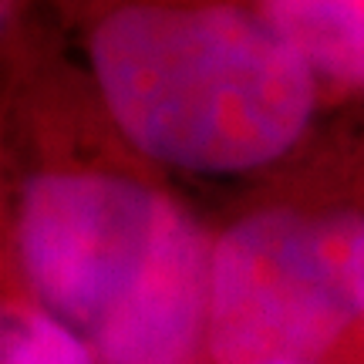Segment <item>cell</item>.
Masks as SVG:
<instances>
[{
  "label": "cell",
  "instance_id": "1",
  "mask_svg": "<svg viewBox=\"0 0 364 364\" xmlns=\"http://www.w3.org/2000/svg\"><path fill=\"white\" fill-rule=\"evenodd\" d=\"M91 71L118 132L186 172L270 166L314 115V68L236 7H118L91 34Z\"/></svg>",
  "mask_w": 364,
  "mask_h": 364
},
{
  "label": "cell",
  "instance_id": "2",
  "mask_svg": "<svg viewBox=\"0 0 364 364\" xmlns=\"http://www.w3.org/2000/svg\"><path fill=\"white\" fill-rule=\"evenodd\" d=\"M14 236L38 304L98 364L196 361L213 247L166 193L112 172H44L21 193Z\"/></svg>",
  "mask_w": 364,
  "mask_h": 364
},
{
  "label": "cell",
  "instance_id": "3",
  "mask_svg": "<svg viewBox=\"0 0 364 364\" xmlns=\"http://www.w3.org/2000/svg\"><path fill=\"white\" fill-rule=\"evenodd\" d=\"M364 317V216L260 209L209 253L206 348L216 364H317Z\"/></svg>",
  "mask_w": 364,
  "mask_h": 364
},
{
  "label": "cell",
  "instance_id": "4",
  "mask_svg": "<svg viewBox=\"0 0 364 364\" xmlns=\"http://www.w3.org/2000/svg\"><path fill=\"white\" fill-rule=\"evenodd\" d=\"M263 17L314 75L364 88V0H263Z\"/></svg>",
  "mask_w": 364,
  "mask_h": 364
},
{
  "label": "cell",
  "instance_id": "5",
  "mask_svg": "<svg viewBox=\"0 0 364 364\" xmlns=\"http://www.w3.org/2000/svg\"><path fill=\"white\" fill-rule=\"evenodd\" d=\"M0 364H98L88 341L41 304H7Z\"/></svg>",
  "mask_w": 364,
  "mask_h": 364
}]
</instances>
